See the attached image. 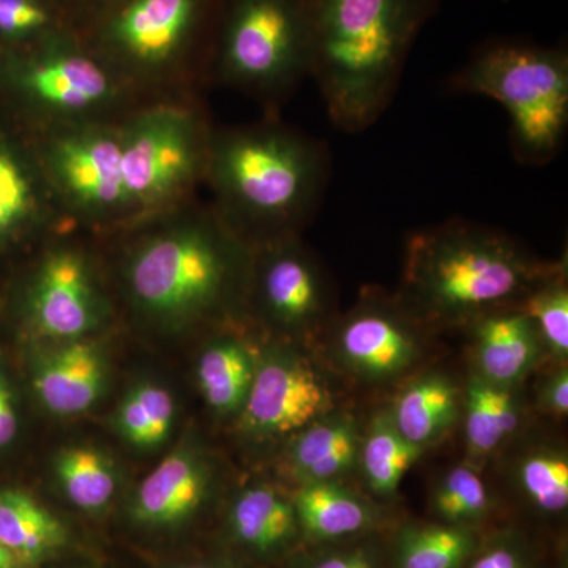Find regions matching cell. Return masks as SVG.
<instances>
[{
    "instance_id": "cell-31",
    "label": "cell",
    "mask_w": 568,
    "mask_h": 568,
    "mask_svg": "<svg viewBox=\"0 0 568 568\" xmlns=\"http://www.w3.org/2000/svg\"><path fill=\"white\" fill-rule=\"evenodd\" d=\"M536 325L545 351L560 364L568 355V287L566 263L518 304Z\"/></svg>"
},
{
    "instance_id": "cell-11",
    "label": "cell",
    "mask_w": 568,
    "mask_h": 568,
    "mask_svg": "<svg viewBox=\"0 0 568 568\" xmlns=\"http://www.w3.org/2000/svg\"><path fill=\"white\" fill-rule=\"evenodd\" d=\"M74 230L50 239L26 295L33 331L63 343L85 338L110 312L95 264L82 246L71 242Z\"/></svg>"
},
{
    "instance_id": "cell-1",
    "label": "cell",
    "mask_w": 568,
    "mask_h": 568,
    "mask_svg": "<svg viewBox=\"0 0 568 568\" xmlns=\"http://www.w3.org/2000/svg\"><path fill=\"white\" fill-rule=\"evenodd\" d=\"M115 234L129 242L121 272L126 298L155 323L203 320L250 276L252 246L197 194Z\"/></svg>"
},
{
    "instance_id": "cell-27",
    "label": "cell",
    "mask_w": 568,
    "mask_h": 568,
    "mask_svg": "<svg viewBox=\"0 0 568 568\" xmlns=\"http://www.w3.org/2000/svg\"><path fill=\"white\" fill-rule=\"evenodd\" d=\"M469 526L409 525L396 538L398 568H462L476 549Z\"/></svg>"
},
{
    "instance_id": "cell-18",
    "label": "cell",
    "mask_w": 568,
    "mask_h": 568,
    "mask_svg": "<svg viewBox=\"0 0 568 568\" xmlns=\"http://www.w3.org/2000/svg\"><path fill=\"white\" fill-rule=\"evenodd\" d=\"M207 489L203 459L190 448H178L142 480L133 500V517L148 526L179 525L201 507Z\"/></svg>"
},
{
    "instance_id": "cell-39",
    "label": "cell",
    "mask_w": 568,
    "mask_h": 568,
    "mask_svg": "<svg viewBox=\"0 0 568 568\" xmlns=\"http://www.w3.org/2000/svg\"><path fill=\"white\" fill-rule=\"evenodd\" d=\"M0 568H17V558L0 544Z\"/></svg>"
},
{
    "instance_id": "cell-12",
    "label": "cell",
    "mask_w": 568,
    "mask_h": 568,
    "mask_svg": "<svg viewBox=\"0 0 568 568\" xmlns=\"http://www.w3.org/2000/svg\"><path fill=\"white\" fill-rule=\"evenodd\" d=\"M420 320L399 298L368 295L332 327L339 364L362 379L390 381L422 353Z\"/></svg>"
},
{
    "instance_id": "cell-29",
    "label": "cell",
    "mask_w": 568,
    "mask_h": 568,
    "mask_svg": "<svg viewBox=\"0 0 568 568\" xmlns=\"http://www.w3.org/2000/svg\"><path fill=\"white\" fill-rule=\"evenodd\" d=\"M526 499L545 515H562L568 507V458L559 447H537L523 455L515 469Z\"/></svg>"
},
{
    "instance_id": "cell-37",
    "label": "cell",
    "mask_w": 568,
    "mask_h": 568,
    "mask_svg": "<svg viewBox=\"0 0 568 568\" xmlns=\"http://www.w3.org/2000/svg\"><path fill=\"white\" fill-rule=\"evenodd\" d=\"M18 432V416L13 396L6 377L0 375V447L9 446Z\"/></svg>"
},
{
    "instance_id": "cell-5",
    "label": "cell",
    "mask_w": 568,
    "mask_h": 568,
    "mask_svg": "<svg viewBox=\"0 0 568 568\" xmlns=\"http://www.w3.org/2000/svg\"><path fill=\"white\" fill-rule=\"evenodd\" d=\"M224 0H104L74 31L142 100L209 88Z\"/></svg>"
},
{
    "instance_id": "cell-24",
    "label": "cell",
    "mask_w": 568,
    "mask_h": 568,
    "mask_svg": "<svg viewBox=\"0 0 568 568\" xmlns=\"http://www.w3.org/2000/svg\"><path fill=\"white\" fill-rule=\"evenodd\" d=\"M65 541L62 523L31 496L0 493V544L14 558L36 562L58 551Z\"/></svg>"
},
{
    "instance_id": "cell-33",
    "label": "cell",
    "mask_w": 568,
    "mask_h": 568,
    "mask_svg": "<svg viewBox=\"0 0 568 568\" xmlns=\"http://www.w3.org/2000/svg\"><path fill=\"white\" fill-rule=\"evenodd\" d=\"M433 507L446 525L470 528L491 510V496L476 467L459 465L440 478L433 495Z\"/></svg>"
},
{
    "instance_id": "cell-21",
    "label": "cell",
    "mask_w": 568,
    "mask_h": 568,
    "mask_svg": "<svg viewBox=\"0 0 568 568\" xmlns=\"http://www.w3.org/2000/svg\"><path fill=\"white\" fill-rule=\"evenodd\" d=\"M293 503L301 529L316 540L355 536L376 519L372 504L338 481L302 485Z\"/></svg>"
},
{
    "instance_id": "cell-20",
    "label": "cell",
    "mask_w": 568,
    "mask_h": 568,
    "mask_svg": "<svg viewBox=\"0 0 568 568\" xmlns=\"http://www.w3.org/2000/svg\"><path fill=\"white\" fill-rule=\"evenodd\" d=\"M459 405L454 381L440 373H429L407 384L388 413L399 435L425 450L454 428Z\"/></svg>"
},
{
    "instance_id": "cell-25",
    "label": "cell",
    "mask_w": 568,
    "mask_h": 568,
    "mask_svg": "<svg viewBox=\"0 0 568 568\" xmlns=\"http://www.w3.org/2000/svg\"><path fill=\"white\" fill-rule=\"evenodd\" d=\"M254 369L256 365L244 343L235 338L212 343L197 364V383L207 405L220 414L242 410Z\"/></svg>"
},
{
    "instance_id": "cell-17",
    "label": "cell",
    "mask_w": 568,
    "mask_h": 568,
    "mask_svg": "<svg viewBox=\"0 0 568 568\" xmlns=\"http://www.w3.org/2000/svg\"><path fill=\"white\" fill-rule=\"evenodd\" d=\"M106 383L102 351L84 338L62 343L37 364L33 387L58 416H74L95 405Z\"/></svg>"
},
{
    "instance_id": "cell-23",
    "label": "cell",
    "mask_w": 568,
    "mask_h": 568,
    "mask_svg": "<svg viewBox=\"0 0 568 568\" xmlns=\"http://www.w3.org/2000/svg\"><path fill=\"white\" fill-rule=\"evenodd\" d=\"M521 406L515 388L489 384L474 373L465 395V435L470 459H485L517 432Z\"/></svg>"
},
{
    "instance_id": "cell-2",
    "label": "cell",
    "mask_w": 568,
    "mask_h": 568,
    "mask_svg": "<svg viewBox=\"0 0 568 568\" xmlns=\"http://www.w3.org/2000/svg\"><path fill=\"white\" fill-rule=\"evenodd\" d=\"M328 179L324 144L274 118L213 126L204 185L211 203L250 246L298 235Z\"/></svg>"
},
{
    "instance_id": "cell-7",
    "label": "cell",
    "mask_w": 568,
    "mask_h": 568,
    "mask_svg": "<svg viewBox=\"0 0 568 568\" xmlns=\"http://www.w3.org/2000/svg\"><path fill=\"white\" fill-rule=\"evenodd\" d=\"M452 85L506 108L511 144L523 163H548L559 152L568 129L566 48L493 41L474 52Z\"/></svg>"
},
{
    "instance_id": "cell-40",
    "label": "cell",
    "mask_w": 568,
    "mask_h": 568,
    "mask_svg": "<svg viewBox=\"0 0 568 568\" xmlns=\"http://www.w3.org/2000/svg\"><path fill=\"white\" fill-rule=\"evenodd\" d=\"M182 568H215V567H207V566H190V567H182Z\"/></svg>"
},
{
    "instance_id": "cell-10",
    "label": "cell",
    "mask_w": 568,
    "mask_h": 568,
    "mask_svg": "<svg viewBox=\"0 0 568 568\" xmlns=\"http://www.w3.org/2000/svg\"><path fill=\"white\" fill-rule=\"evenodd\" d=\"M121 122H81L31 133L70 222L95 235L133 222L122 175Z\"/></svg>"
},
{
    "instance_id": "cell-26",
    "label": "cell",
    "mask_w": 568,
    "mask_h": 568,
    "mask_svg": "<svg viewBox=\"0 0 568 568\" xmlns=\"http://www.w3.org/2000/svg\"><path fill=\"white\" fill-rule=\"evenodd\" d=\"M424 454V448L414 446L399 435L392 422L390 413L377 414L372 420L358 447V462L366 485L376 495L394 496L403 477Z\"/></svg>"
},
{
    "instance_id": "cell-9",
    "label": "cell",
    "mask_w": 568,
    "mask_h": 568,
    "mask_svg": "<svg viewBox=\"0 0 568 568\" xmlns=\"http://www.w3.org/2000/svg\"><path fill=\"white\" fill-rule=\"evenodd\" d=\"M212 130L201 95L145 102L122 119V175L132 223L196 196Z\"/></svg>"
},
{
    "instance_id": "cell-13",
    "label": "cell",
    "mask_w": 568,
    "mask_h": 568,
    "mask_svg": "<svg viewBox=\"0 0 568 568\" xmlns=\"http://www.w3.org/2000/svg\"><path fill=\"white\" fill-rule=\"evenodd\" d=\"M254 369L242 424L256 437L295 435L334 410L331 388L315 366L295 351H268Z\"/></svg>"
},
{
    "instance_id": "cell-8",
    "label": "cell",
    "mask_w": 568,
    "mask_h": 568,
    "mask_svg": "<svg viewBox=\"0 0 568 568\" xmlns=\"http://www.w3.org/2000/svg\"><path fill=\"white\" fill-rule=\"evenodd\" d=\"M0 74L17 95L31 133L81 122L119 121L142 102L74 29L0 51Z\"/></svg>"
},
{
    "instance_id": "cell-36",
    "label": "cell",
    "mask_w": 568,
    "mask_h": 568,
    "mask_svg": "<svg viewBox=\"0 0 568 568\" xmlns=\"http://www.w3.org/2000/svg\"><path fill=\"white\" fill-rule=\"evenodd\" d=\"M538 406L555 417H566L568 413V372L566 365L545 377L538 387Z\"/></svg>"
},
{
    "instance_id": "cell-38",
    "label": "cell",
    "mask_w": 568,
    "mask_h": 568,
    "mask_svg": "<svg viewBox=\"0 0 568 568\" xmlns=\"http://www.w3.org/2000/svg\"><path fill=\"white\" fill-rule=\"evenodd\" d=\"M52 2L69 18L73 29H77L82 21L88 20L93 11L102 6L104 0H52Z\"/></svg>"
},
{
    "instance_id": "cell-28",
    "label": "cell",
    "mask_w": 568,
    "mask_h": 568,
    "mask_svg": "<svg viewBox=\"0 0 568 568\" xmlns=\"http://www.w3.org/2000/svg\"><path fill=\"white\" fill-rule=\"evenodd\" d=\"M55 474L70 503L81 510H102L114 496V469L95 448H67L55 459Z\"/></svg>"
},
{
    "instance_id": "cell-32",
    "label": "cell",
    "mask_w": 568,
    "mask_h": 568,
    "mask_svg": "<svg viewBox=\"0 0 568 568\" xmlns=\"http://www.w3.org/2000/svg\"><path fill=\"white\" fill-rule=\"evenodd\" d=\"M70 29L52 0H0V51L32 47Z\"/></svg>"
},
{
    "instance_id": "cell-30",
    "label": "cell",
    "mask_w": 568,
    "mask_h": 568,
    "mask_svg": "<svg viewBox=\"0 0 568 568\" xmlns=\"http://www.w3.org/2000/svg\"><path fill=\"white\" fill-rule=\"evenodd\" d=\"M174 413V399L166 388L144 384L123 399L118 426L123 437L134 446L159 447L170 436Z\"/></svg>"
},
{
    "instance_id": "cell-16",
    "label": "cell",
    "mask_w": 568,
    "mask_h": 568,
    "mask_svg": "<svg viewBox=\"0 0 568 568\" xmlns=\"http://www.w3.org/2000/svg\"><path fill=\"white\" fill-rule=\"evenodd\" d=\"M476 375L489 384L517 388L547 353L536 325L518 305L470 321Z\"/></svg>"
},
{
    "instance_id": "cell-6",
    "label": "cell",
    "mask_w": 568,
    "mask_h": 568,
    "mask_svg": "<svg viewBox=\"0 0 568 568\" xmlns=\"http://www.w3.org/2000/svg\"><path fill=\"white\" fill-rule=\"evenodd\" d=\"M315 0H224L209 85L274 108L312 73Z\"/></svg>"
},
{
    "instance_id": "cell-22",
    "label": "cell",
    "mask_w": 568,
    "mask_h": 568,
    "mask_svg": "<svg viewBox=\"0 0 568 568\" xmlns=\"http://www.w3.org/2000/svg\"><path fill=\"white\" fill-rule=\"evenodd\" d=\"M230 523L239 544L260 555L287 547L302 530L293 500L265 485H254L235 497Z\"/></svg>"
},
{
    "instance_id": "cell-19",
    "label": "cell",
    "mask_w": 568,
    "mask_h": 568,
    "mask_svg": "<svg viewBox=\"0 0 568 568\" xmlns=\"http://www.w3.org/2000/svg\"><path fill=\"white\" fill-rule=\"evenodd\" d=\"M358 447L361 437L354 418L331 410L295 433L287 462L302 485L336 481L353 469Z\"/></svg>"
},
{
    "instance_id": "cell-34",
    "label": "cell",
    "mask_w": 568,
    "mask_h": 568,
    "mask_svg": "<svg viewBox=\"0 0 568 568\" xmlns=\"http://www.w3.org/2000/svg\"><path fill=\"white\" fill-rule=\"evenodd\" d=\"M467 568H534V560L517 538L497 537L477 552Z\"/></svg>"
},
{
    "instance_id": "cell-14",
    "label": "cell",
    "mask_w": 568,
    "mask_h": 568,
    "mask_svg": "<svg viewBox=\"0 0 568 568\" xmlns=\"http://www.w3.org/2000/svg\"><path fill=\"white\" fill-rule=\"evenodd\" d=\"M248 280L261 312L280 327L306 334L327 320L323 272L298 235L252 246Z\"/></svg>"
},
{
    "instance_id": "cell-4",
    "label": "cell",
    "mask_w": 568,
    "mask_h": 568,
    "mask_svg": "<svg viewBox=\"0 0 568 568\" xmlns=\"http://www.w3.org/2000/svg\"><path fill=\"white\" fill-rule=\"evenodd\" d=\"M564 263H544L514 239L450 222L410 235L399 301L424 324H469L518 305Z\"/></svg>"
},
{
    "instance_id": "cell-15",
    "label": "cell",
    "mask_w": 568,
    "mask_h": 568,
    "mask_svg": "<svg viewBox=\"0 0 568 568\" xmlns=\"http://www.w3.org/2000/svg\"><path fill=\"white\" fill-rule=\"evenodd\" d=\"M29 136L28 144L0 140V245L24 235H52L73 227Z\"/></svg>"
},
{
    "instance_id": "cell-35",
    "label": "cell",
    "mask_w": 568,
    "mask_h": 568,
    "mask_svg": "<svg viewBox=\"0 0 568 568\" xmlns=\"http://www.w3.org/2000/svg\"><path fill=\"white\" fill-rule=\"evenodd\" d=\"M312 568H381V562L372 545L358 544L325 552Z\"/></svg>"
},
{
    "instance_id": "cell-3",
    "label": "cell",
    "mask_w": 568,
    "mask_h": 568,
    "mask_svg": "<svg viewBox=\"0 0 568 568\" xmlns=\"http://www.w3.org/2000/svg\"><path fill=\"white\" fill-rule=\"evenodd\" d=\"M440 0H315L312 73L328 118L364 132L387 110Z\"/></svg>"
}]
</instances>
